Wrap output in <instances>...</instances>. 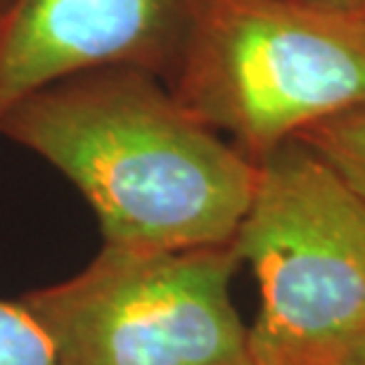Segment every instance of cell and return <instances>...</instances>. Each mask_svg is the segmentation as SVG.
<instances>
[{
	"instance_id": "cell-3",
	"label": "cell",
	"mask_w": 365,
	"mask_h": 365,
	"mask_svg": "<svg viewBox=\"0 0 365 365\" xmlns=\"http://www.w3.org/2000/svg\"><path fill=\"white\" fill-rule=\"evenodd\" d=\"M232 247L259 284L254 365H334L365 337V202L299 138L257 159Z\"/></svg>"
},
{
	"instance_id": "cell-2",
	"label": "cell",
	"mask_w": 365,
	"mask_h": 365,
	"mask_svg": "<svg viewBox=\"0 0 365 365\" xmlns=\"http://www.w3.org/2000/svg\"><path fill=\"white\" fill-rule=\"evenodd\" d=\"M169 91L257 162L365 102V10L204 0Z\"/></svg>"
},
{
	"instance_id": "cell-10",
	"label": "cell",
	"mask_w": 365,
	"mask_h": 365,
	"mask_svg": "<svg viewBox=\"0 0 365 365\" xmlns=\"http://www.w3.org/2000/svg\"><path fill=\"white\" fill-rule=\"evenodd\" d=\"M0 3H3V0H0Z\"/></svg>"
},
{
	"instance_id": "cell-7",
	"label": "cell",
	"mask_w": 365,
	"mask_h": 365,
	"mask_svg": "<svg viewBox=\"0 0 365 365\" xmlns=\"http://www.w3.org/2000/svg\"><path fill=\"white\" fill-rule=\"evenodd\" d=\"M0 365H57L48 332L24 304L0 299Z\"/></svg>"
},
{
	"instance_id": "cell-4",
	"label": "cell",
	"mask_w": 365,
	"mask_h": 365,
	"mask_svg": "<svg viewBox=\"0 0 365 365\" xmlns=\"http://www.w3.org/2000/svg\"><path fill=\"white\" fill-rule=\"evenodd\" d=\"M235 247H107L81 273L24 302L57 365H254L232 304Z\"/></svg>"
},
{
	"instance_id": "cell-8",
	"label": "cell",
	"mask_w": 365,
	"mask_h": 365,
	"mask_svg": "<svg viewBox=\"0 0 365 365\" xmlns=\"http://www.w3.org/2000/svg\"><path fill=\"white\" fill-rule=\"evenodd\" d=\"M334 365H365V337L361 341H356Z\"/></svg>"
},
{
	"instance_id": "cell-1",
	"label": "cell",
	"mask_w": 365,
	"mask_h": 365,
	"mask_svg": "<svg viewBox=\"0 0 365 365\" xmlns=\"http://www.w3.org/2000/svg\"><path fill=\"white\" fill-rule=\"evenodd\" d=\"M0 133L76 185L116 250L230 245L257 182V162L138 69L46 86L0 119Z\"/></svg>"
},
{
	"instance_id": "cell-9",
	"label": "cell",
	"mask_w": 365,
	"mask_h": 365,
	"mask_svg": "<svg viewBox=\"0 0 365 365\" xmlns=\"http://www.w3.org/2000/svg\"><path fill=\"white\" fill-rule=\"evenodd\" d=\"M311 3L339 7V10H365V0H311Z\"/></svg>"
},
{
	"instance_id": "cell-6",
	"label": "cell",
	"mask_w": 365,
	"mask_h": 365,
	"mask_svg": "<svg viewBox=\"0 0 365 365\" xmlns=\"http://www.w3.org/2000/svg\"><path fill=\"white\" fill-rule=\"evenodd\" d=\"M365 202V102L299 135Z\"/></svg>"
},
{
	"instance_id": "cell-5",
	"label": "cell",
	"mask_w": 365,
	"mask_h": 365,
	"mask_svg": "<svg viewBox=\"0 0 365 365\" xmlns=\"http://www.w3.org/2000/svg\"><path fill=\"white\" fill-rule=\"evenodd\" d=\"M204 0H3L0 119L31 93L98 69L169 83Z\"/></svg>"
}]
</instances>
